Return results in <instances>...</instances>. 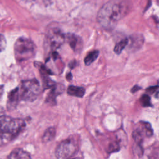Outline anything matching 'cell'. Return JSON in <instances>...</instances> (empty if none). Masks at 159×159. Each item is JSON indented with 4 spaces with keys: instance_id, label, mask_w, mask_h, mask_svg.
Masks as SVG:
<instances>
[{
    "instance_id": "obj_13",
    "label": "cell",
    "mask_w": 159,
    "mask_h": 159,
    "mask_svg": "<svg viewBox=\"0 0 159 159\" xmlns=\"http://www.w3.org/2000/svg\"><path fill=\"white\" fill-rule=\"evenodd\" d=\"M129 39L127 38L123 39L120 42H119L114 47V51L116 54H120L122 51L124 49V48L128 45Z\"/></svg>"
},
{
    "instance_id": "obj_18",
    "label": "cell",
    "mask_w": 159,
    "mask_h": 159,
    "mask_svg": "<svg viewBox=\"0 0 159 159\" xmlns=\"http://www.w3.org/2000/svg\"><path fill=\"white\" fill-rule=\"evenodd\" d=\"M6 44V42L4 39V37L2 35H1V51H2L5 48Z\"/></svg>"
},
{
    "instance_id": "obj_3",
    "label": "cell",
    "mask_w": 159,
    "mask_h": 159,
    "mask_svg": "<svg viewBox=\"0 0 159 159\" xmlns=\"http://www.w3.org/2000/svg\"><path fill=\"white\" fill-rule=\"evenodd\" d=\"M35 53L34 43L26 37L19 38L14 44V55L17 61L22 62L32 58Z\"/></svg>"
},
{
    "instance_id": "obj_8",
    "label": "cell",
    "mask_w": 159,
    "mask_h": 159,
    "mask_svg": "<svg viewBox=\"0 0 159 159\" xmlns=\"http://www.w3.org/2000/svg\"><path fill=\"white\" fill-rule=\"evenodd\" d=\"M19 98L20 94L18 88L13 89L9 93L7 102V107L9 111H12L16 108Z\"/></svg>"
},
{
    "instance_id": "obj_14",
    "label": "cell",
    "mask_w": 159,
    "mask_h": 159,
    "mask_svg": "<svg viewBox=\"0 0 159 159\" xmlns=\"http://www.w3.org/2000/svg\"><path fill=\"white\" fill-rule=\"evenodd\" d=\"M99 52L98 50H94V51L89 53L84 60V63L86 65H91L93 62H94L96 60V58H98V57L99 55Z\"/></svg>"
},
{
    "instance_id": "obj_15",
    "label": "cell",
    "mask_w": 159,
    "mask_h": 159,
    "mask_svg": "<svg viewBox=\"0 0 159 159\" xmlns=\"http://www.w3.org/2000/svg\"><path fill=\"white\" fill-rule=\"evenodd\" d=\"M60 90L57 89V87H55L51 93L48 94L47 98V102L49 104H54L55 102V98L56 96L59 94Z\"/></svg>"
},
{
    "instance_id": "obj_16",
    "label": "cell",
    "mask_w": 159,
    "mask_h": 159,
    "mask_svg": "<svg viewBox=\"0 0 159 159\" xmlns=\"http://www.w3.org/2000/svg\"><path fill=\"white\" fill-rule=\"evenodd\" d=\"M140 103L144 107H147L151 105L150 102V98L147 94H143L140 98Z\"/></svg>"
},
{
    "instance_id": "obj_2",
    "label": "cell",
    "mask_w": 159,
    "mask_h": 159,
    "mask_svg": "<svg viewBox=\"0 0 159 159\" xmlns=\"http://www.w3.org/2000/svg\"><path fill=\"white\" fill-rule=\"evenodd\" d=\"M25 122L20 119H12L2 116L1 117V140L9 141L16 137L24 128Z\"/></svg>"
},
{
    "instance_id": "obj_4",
    "label": "cell",
    "mask_w": 159,
    "mask_h": 159,
    "mask_svg": "<svg viewBox=\"0 0 159 159\" xmlns=\"http://www.w3.org/2000/svg\"><path fill=\"white\" fill-rule=\"evenodd\" d=\"M80 147L78 139L75 137L68 138L62 141L55 150L57 159H70L78 150Z\"/></svg>"
},
{
    "instance_id": "obj_1",
    "label": "cell",
    "mask_w": 159,
    "mask_h": 159,
    "mask_svg": "<svg viewBox=\"0 0 159 159\" xmlns=\"http://www.w3.org/2000/svg\"><path fill=\"white\" fill-rule=\"evenodd\" d=\"M130 7L129 0H111L99 9L98 21L104 29H111L129 13Z\"/></svg>"
},
{
    "instance_id": "obj_9",
    "label": "cell",
    "mask_w": 159,
    "mask_h": 159,
    "mask_svg": "<svg viewBox=\"0 0 159 159\" xmlns=\"http://www.w3.org/2000/svg\"><path fill=\"white\" fill-rule=\"evenodd\" d=\"M65 40L70 45V47L73 48V50L75 52L79 51L80 49L82 47V42L81 39L75 34L70 33L66 34Z\"/></svg>"
},
{
    "instance_id": "obj_5",
    "label": "cell",
    "mask_w": 159,
    "mask_h": 159,
    "mask_svg": "<svg viewBox=\"0 0 159 159\" xmlns=\"http://www.w3.org/2000/svg\"><path fill=\"white\" fill-rule=\"evenodd\" d=\"M40 88L39 81L35 79L22 81L19 91L20 98L26 101H33L40 94Z\"/></svg>"
},
{
    "instance_id": "obj_17",
    "label": "cell",
    "mask_w": 159,
    "mask_h": 159,
    "mask_svg": "<svg viewBox=\"0 0 159 159\" xmlns=\"http://www.w3.org/2000/svg\"><path fill=\"white\" fill-rule=\"evenodd\" d=\"M148 159H159V148L156 147L151 150L148 155Z\"/></svg>"
},
{
    "instance_id": "obj_7",
    "label": "cell",
    "mask_w": 159,
    "mask_h": 159,
    "mask_svg": "<svg viewBox=\"0 0 159 159\" xmlns=\"http://www.w3.org/2000/svg\"><path fill=\"white\" fill-rule=\"evenodd\" d=\"M47 42L52 49L59 48L65 40V35L57 27L50 28L47 34Z\"/></svg>"
},
{
    "instance_id": "obj_20",
    "label": "cell",
    "mask_w": 159,
    "mask_h": 159,
    "mask_svg": "<svg viewBox=\"0 0 159 159\" xmlns=\"http://www.w3.org/2000/svg\"><path fill=\"white\" fill-rule=\"evenodd\" d=\"M156 2H157V4H158V6H159V0H156Z\"/></svg>"
},
{
    "instance_id": "obj_19",
    "label": "cell",
    "mask_w": 159,
    "mask_h": 159,
    "mask_svg": "<svg viewBox=\"0 0 159 159\" xmlns=\"http://www.w3.org/2000/svg\"><path fill=\"white\" fill-rule=\"evenodd\" d=\"M139 89H140V88L139 86H134V87H133V88L132 89L131 91H132V93H135V91H137V90H139Z\"/></svg>"
},
{
    "instance_id": "obj_6",
    "label": "cell",
    "mask_w": 159,
    "mask_h": 159,
    "mask_svg": "<svg viewBox=\"0 0 159 159\" xmlns=\"http://www.w3.org/2000/svg\"><path fill=\"white\" fill-rule=\"evenodd\" d=\"M152 134L153 129L151 125L147 122H140L133 131L132 136L137 145H140L145 137H150Z\"/></svg>"
},
{
    "instance_id": "obj_21",
    "label": "cell",
    "mask_w": 159,
    "mask_h": 159,
    "mask_svg": "<svg viewBox=\"0 0 159 159\" xmlns=\"http://www.w3.org/2000/svg\"><path fill=\"white\" fill-rule=\"evenodd\" d=\"M76 159H78V158H76Z\"/></svg>"
},
{
    "instance_id": "obj_11",
    "label": "cell",
    "mask_w": 159,
    "mask_h": 159,
    "mask_svg": "<svg viewBox=\"0 0 159 159\" xmlns=\"http://www.w3.org/2000/svg\"><path fill=\"white\" fill-rule=\"evenodd\" d=\"M67 93L71 96H74L76 97H83L85 93V89L83 87L70 86L68 88Z\"/></svg>"
},
{
    "instance_id": "obj_12",
    "label": "cell",
    "mask_w": 159,
    "mask_h": 159,
    "mask_svg": "<svg viewBox=\"0 0 159 159\" xmlns=\"http://www.w3.org/2000/svg\"><path fill=\"white\" fill-rule=\"evenodd\" d=\"M55 136V129L53 127H50L48 128L45 132H44L43 136H42V142L43 143H47L54 138Z\"/></svg>"
},
{
    "instance_id": "obj_10",
    "label": "cell",
    "mask_w": 159,
    "mask_h": 159,
    "mask_svg": "<svg viewBox=\"0 0 159 159\" xmlns=\"http://www.w3.org/2000/svg\"><path fill=\"white\" fill-rule=\"evenodd\" d=\"M7 159H31L29 153L21 148L14 149L9 155Z\"/></svg>"
}]
</instances>
